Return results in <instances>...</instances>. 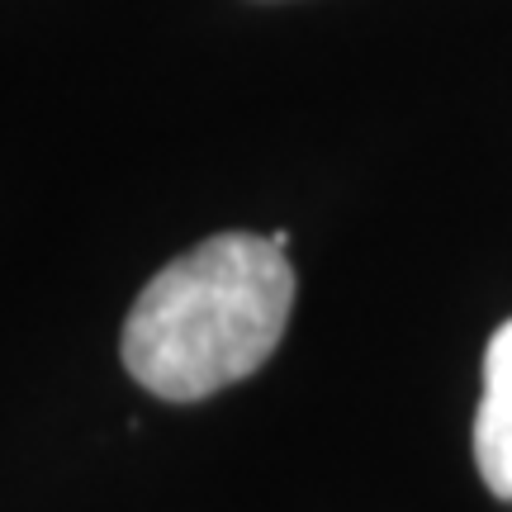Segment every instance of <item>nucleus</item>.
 <instances>
[{"label": "nucleus", "mask_w": 512, "mask_h": 512, "mask_svg": "<svg viewBox=\"0 0 512 512\" xmlns=\"http://www.w3.org/2000/svg\"><path fill=\"white\" fill-rule=\"evenodd\" d=\"M290 309V256L256 233H219L147 280L119 351L128 375L157 399L195 403L266 366Z\"/></svg>", "instance_id": "nucleus-1"}, {"label": "nucleus", "mask_w": 512, "mask_h": 512, "mask_svg": "<svg viewBox=\"0 0 512 512\" xmlns=\"http://www.w3.org/2000/svg\"><path fill=\"white\" fill-rule=\"evenodd\" d=\"M475 465L489 494L512 503V318L484 351V399L475 413Z\"/></svg>", "instance_id": "nucleus-2"}]
</instances>
